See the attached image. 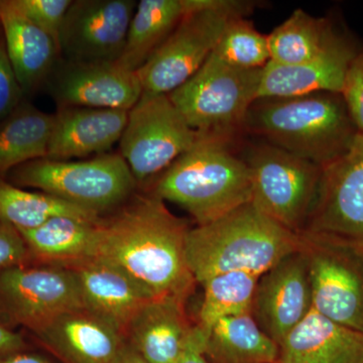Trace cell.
I'll return each mask as SVG.
<instances>
[{"label":"cell","mask_w":363,"mask_h":363,"mask_svg":"<svg viewBox=\"0 0 363 363\" xmlns=\"http://www.w3.org/2000/svg\"><path fill=\"white\" fill-rule=\"evenodd\" d=\"M72 271L77 277L85 309L104 318L123 334L138 310L157 297L128 272L100 257Z\"/></svg>","instance_id":"d6986e66"},{"label":"cell","mask_w":363,"mask_h":363,"mask_svg":"<svg viewBox=\"0 0 363 363\" xmlns=\"http://www.w3.org/2000/svg\"><path fill=\"white\" fill-rule=\"evenodd\" d=\"M259 276L247 272L218 274L202 284L201 308L196 326L205 334L223 318L248 314Z\"/></svg>","instance_id":"f1b7e54d"},{"label":"cell","mask_w":363,"mask_h":363,"mask_svg":"<svg viewBox=\"0 0 363 363\" xmlns=\"http://www.w3.org/2000/svg\"><path fill=\"white\" fill-rule=\"evenodd\" d=\"M190 0H140L131 18L125 45L118 61L126 70L138 72L175 30L187 13Z\"/></svg>","instance_id":"cb8c5ba5"},{"label":"cell","mask_w":363,"mask_h":363,"mask_svg":"<svg viewBox=\"0 0 363 363\" xmlns=\"http://www.w3.org/2000/svg\"><path fill=\"white\" fill-rule=\"evenodd\" d=\"M206 354L216 363H278L279 344L252 314L219 320L206 334Z\"/></svg>","instance_id":"d4e9b609"},{"label":"cell","mask_w":363,"mask_h":363,"mask_svg":"<svg viewBox=\"0 0 363 363\" xmlns=\"http://www.w3.org/2000/svg\"><path fill=\"white\" fill-rule=\"evenodd\" d=\"M311 279L313 308L331 321L363 333V245L302 231Z\"/></svg>","instance_id":"9c48e42d"},{"label":"cell","mask_w":363,"mask_h":363,"mask_svg":"<svg viewBox=\"0 0 363 363\" xmlns=\"http://www.w3.org/2000/svg\"><path fill=\"white\" fill-rule=\"evenodd\" d=\"M7 175L14 186L37 189L101 216L125 204L138 186L121 154L77 162L44 157L26 162Z\"/></svg>","instance_id":"52a82bcc"},{"label":"cell","mask_w":363,"mask_h":363,"mask_svg":"<svg viewBox=\"0 0 363 363\" xmlns=\"http://www.w3.org/2000/svg\"><path fill=\"white\" fill-rule=\"evenodd\" d=\"M358 52L350 38L337 33L323 51L305 63L286 66L269 61L262 69L257 99L319 92L341 94L346 72Z\"/></svg>","instance_id":"2e32d148"},{"label":"cell","mask_w":363,"mask_h":363,"mask_svg":"<svg viewBox=\"0 0 363 363\" xmlns=\"http://www.w3.org/2000/svg\"><path fill=\"white\" fill-rule=\"evenodd\" d=\"M114 363H147L142 357L138 354L133 348L125 342L123 350L119 353Z\"/></svg>","instance_id":"74e56055"},{"label":"cell","mask_w":363,"mask_h":363,"mask_svg":"<svg viewBox=\"0 0 363 363\" xmlns=\"http://www.w3.org/2000/svg\"><path fill=\"white\" fill-rule=\"evenodd\" d=\"M26 350L28 343L23 335L0 323V357Z\"/></svg>","instance_id":"d590c367"},{"label":"cell","mask_w":363,"mask_h":363,"mask_svg":"<svg viewBox=\"0 0 363 363\" xmlns=\"http://www.w3.org/2000/svg\"><path fill=\"white\" fill-rule=\"evenodd\" d=\"M257 2L190 0L175 30L138 71L143 95H168L199 70L213 52L229 21L247 16Z\"/></svg>","instance_id":"5b68a950"},{"label":"cell","mask_w":363,"mask_h":363,"mask_svg":"<svg viewBox=\"0 0 363 363\" xmlns=\"http://www.w3.org/2000/svg\"><path fill=\"white\" fill-rule=\"evenodd\" d=\"M136 6L135 0L72 1L60 35V55L73 62L118 61Z\"/></svg>","instance_id":"7c38bea8"},{"label":"cell","mask_w":363,"mask_h":363,"mask_svg":"<svg viewBox=\"0 0 363 363\" xmlns=\"http://www.w3.org/2000/svg\"><path fill=\"white\" fill-rule=\"evenodd\" d=\"M336 33L330 21L296 9L267 35L271 62L292 66L310 61L323 51Z\"/></svg>","instance_id":"4316f807"},{"label":"cell","mask_w":363,"mask_h":363,"mask_svg":"<svg viewBox=\"0 0 363 363\" xmlns=\"http://www.w3.org/2000/svg\"><path fill=\"white\" fill-rule=\"evenodd\" d=\"M243 131L321 167L342 157L358 135L341 94L259 98Z\"/></svg>","instance_id":"7a4b0ae2"},{"label":"cell","mask_w":363,"mask_h":363,"mask_svg":"<svg viewBox=\"0 0 363 363\" xmlns=\"http://www.w3.org/2000/svg\"><path fill=\"white\" fill-rule=\"evenodd\" d=\"M312 308L309 267L298 247L259 277L250 314L259 328L279 346Z\"/></svg>","instance_id":"5bb4252c"},{"label":"cell","mask_w":363,"mask_h":363,"mask_svg":"<svg viewBox=\"0 0 363 363\" xmlns=\"http://www.w3.org/2000/svg\"><path fill=\"white\" fill-rule=\"evenodd\" d=\"M198 138L169 95H142L128 112L119 147L136 184L143 185L164 173Z\"/></svg>","instance_id":"30bf717a"},{"label":"cell","mask_w":363,"mask_h":363,"mask_svg":"<svg viewBox=\"0 0 363 363\" xmlns=\"http://www.w3.org/2000/svg\"><path fill=\"white\" fill-rule=\"evenodd\" d=\"M194 325L186 312V301L156 297L138 310L123 336L147 363H176Z\"/></svg>","instance_id":"ffe728a7"},{"label":"cell","mask_w":363,"mask_h":363,"mask_svg":"<svg viewBox=\"0 0 363 363\" xmlns=\"http://www.w3.org/2000/svg\"><path fill=\"white\" fill-rule=\"evenodd\" d=\"M60 216L93 221L104 217L47 193L23 190L0 178V220L21 231L37 228Z\"/></svg>","instance_id":"83f0119b"},{"label":"cell","mask_w":363,"mask_h":363,"mask_svg":"<svg viewBox=\"0 0 363 363\" xmlns=\"http://www.w3.org/2000/svg\"><path fill=\"white\" fill-rule=\"evenodd\" d=\"M47 83L60 108L130 111L143 95L138 72L126 70L117 62H58Z\"/></svg>","instance_id":"9a60e30c"},{"label":"cell","mask_w":363,"mask_h":363,"mask_svg":"<svg viewBox=\"0 0 363 363\" xmlns=\"http://www.w3.org/2000/svg\"><path fill=\"white\" fill-rule=\"evenodd\" d=\"M252 179V203L281 226L300 233L316 205L323 168L267 142L241 157Z\"/></svg>","instance_id":"ba28073f"},{"label":"cell","mask_w":363,"mask_h":363,"mask_svg":"<svg viewBox=\"0 0 363 363\" xmlns=\"http://www.w3.org/2000/svg\"><path fill=\"white\" fill-rule=\"evenodd\" d=\"M84 307L75 272L25 264L0 272V323L39 331L55 318Z\"/></svg>","instance_id":"8fae6325"},{"label":"cell","mask_w":363,"mask_h":363,"mask_svg":"<svg viewBox=\"0 0 363 363\" xmlns=\"http://www.w3.org/2000/svg\"><path fill=\"white\" fill-rule=\"evenodd\" d=\"M278 363H363V333L312 308L279 344Z\"/></svg>","instance_id":"603a6c76"},{"label":"cell","mask_w":363,"mask_h":363,"mask_svg":"<svg viewBox=\"0 0 363 363\" xmlns=\"http://www.w3.org/2000/svg\"><path fill=\"white\" fill-rule=\"evenodd\" d=\"M341 96L357 133L363 135V49L348 67Z\"/></svg>","instance_id":"1f68e13d"},{"label":"cell","mask_w":363,"mask_h":363,"mask_svg":"<svg viewBox=\"0 0 363 363\" xmlns=\"http://www.w3.org/2000/svg\"><path fill=\"white\" fill-rule=\"evenodd\" d=\"M101 220L60 216L37 228L18 230L28 247V264L74 269L97 259Z\"/></svg>","instance_id":"44dd1931"},{"label":"cell","mask_w":363,"mask_h":363,"mask_svg":"<svg viewBox=\"0 0 363 363\" xmlns=\"http://www.w3.org/2000/svg\"><path fill=\"white\" fill-rule=\"evenodd\" d=\"M0 363H52L51 360L38 353L30 352L28 350L1 355Z\"/></svg>","instance_id":"8d00e7d4"},{"label":"cell","mask_w":363,"mask_h":363,"mask_svg":"<svg viewBox=\"0 0 363 363\" xmlns=\"http://www.w3.org/2000/svg\"><path fill=\"white\" fill-rule=\"evenodd\" d=\"M128 112L62 107L54 114L47 159L70 161L76 157L104 155L121 140Z\"/></svg>","instance_id":"ac0fdd59"},{"label":"cell","mask_w":363,"mask_h":363,"mask_svg":"<svg viewBox=\"0 0 363 363\" xmlns=\"http://www.w3.org/2000/svg\"><path fill=\"white\" fill-rule=\"evenodd\" d=\"M300 247L298 233L262 213L252 202L189 229L186 259L197 284L230 272L262 276Z\"/></svg>","instance_id":"3957f363"},{"label":"cell","mask_w":363,"mask_h":363,"mask_svg":"<svg viewBox=\"0 0 363 363\" xmlns=\"http://www.w3.org/2000/svg\"><path fill=\"white\" fill-rule=\"evenodd\" d=\"M229 143L199 135L190 150L157 177L150 193L183 208L197 225L252 202L250 169Z\"/></svg>","instance_id":"277c9868"},{"label":"cell","mask_w":363,"mask_h":363,"mask_svg":"<svg viewBox=\"0 0 363 363\" xmlns=\"http://www.w3.org/2000/svg\"><path fill=\"white\" fill-rule=\"evenodd\" d=\"M14 6L52 38L60 51V35L71 0H11Z\"/></svg>","instance_id":"4dcf8cb0"},{"label":"cell","mask_w":363,"mask_h":363,"mask_svg":"<svg viewBox=\"0 0 363 363\" xmlns=\"http://www.w3.org/2000/svg\"><path fill=\"white\" fill-rule=\"evenodd\" d=\"M20 82L7 55L6 40L0 30V121L13 113L23 101Z\"/></svg>","instance_id":"d6a6232c"},{"label":"cell","mask_w":363,"mask_h":363,"mask_svg":"<svg viewBox=\"0 0 363 363\" xmlns=\"http://www.w3.org/2000/svg\"><path fill=\"white\" fill-rule=\"evenodd\" d=\"M262 69L235 68L211 54L192 77L168 95L198 135L231 143L243 130L247 112L259 98Z\"/></svg>","instance_id":"8992f818"},{"label":"cell","mask_w":363,"mask_h":363,"mask_svg":"<svg viewBox=\"0 0 363 363\" xmlns=\"http://www.w3.org/2000/svg\"><path fill=\"white\" fill-rule=\"evenodd\" d=\"M66 363H114L123 350V332L84 307L72 310L33 333Z\"/></svg>","instance_id":"e0dca14e"},{"label":"cell","mask_w":363,"mask_h":363,"mask_svg":"<svg viewBox=\"0 0 363 363\" xmlns=\"http://www.w3.org/2000/svg\"><path fill=\"white\" fill-rule=\"evenodd\" d=\"M205 343L206 336L195 324L176 363H209Z\"/></svg>","instance_id":"e575fe53"},{"label":"cell","mask_w":363,"mask_h":363,"mask_svg":"<svg viewBox=\"0 0 363 363\" xmlns=\"http://www.w3.org/2000/svg\"><path fill=\"white\" fill-rule=\"evenodd\" d=\"M212 55L240 69H262L271 61L267 35L257 32L245 16L229 21Z\"/></svg>","instance_id":"f546056e"},{"label":"cell","mask_w":363,"mask_h":363,"mask_svg":"<svg viewBox=\"0 0 363 363\" xmlns=\"http://www.w3.org/2000/svg\"><path fill=\"white\" fill-rule=\"evenodd\" d=\"M28 264V247L16 227L0 220V272Z\"/></svg>","instance_id":"836d02e7"},{"label":"cell","mask_w":363,"mask_h":363,"mask_svg":"<svg viewBox=\"0 0 363 363\" xmlns=\"http://www.w3.org/2000/svg\"><path fill=\"white\" fill-rule=\"evenodd\" d=\"M0 30L21 89L25 94H32L47 83L58 63V47L11 0H0Z\"/></svg>","instance_id":"7402d4cb"},{"label":"cell","mask_w":363,"mask_h":363,"mask_svg":"<svg viewBox=\"0 0 363 363\" xmlns=\"http://www.w3.org/2000/svg\"><path fill=\"white\" fill-rule=\"evenodd\" d=\"M190 228L157 196L138 195L102 217L98 257L121 267L157 297L187 302L197 285L186 259Z\"/></svg>","instance_id":"6da1fadb"},{"label":"cell","mask_w":363,"mask_h":363,"mask_svg":"<svg viewBox=\"0 0 363 363\" xmlns=\"http://www.w3.org/2000/svg\"><path fill=\"white\" fill-rule=\"evenodd\" d=\"M305 230L363 245V135L358 133L347 152L323 169Z\"/></svg>","instance_id":"4fadbf2b"},{"label":"cell","mask_w":363,"mask_h":363,"mask_svg":"<svg viewBox=\"0 0 363 363\" xmlns=\"http://www.w3.org/2000/svg\"><path fill=\"white\" fill-rule=\"evenodd\" d=\"M54 114L23 101L0 121V178L26 162L47 157Z\"/></svg>","instance_id":"484cf974"}]
</instances>
